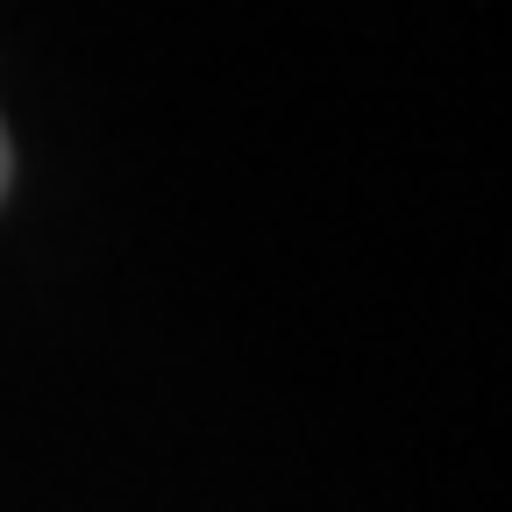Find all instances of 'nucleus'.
I'll use <instances>...</instances> for the list:
<instances>
[{
  "label": "nucleus",
  "instance_id": "1",
  "mask_svg": "<svg viewBox=\"0 0 512 512\" xmlns=\"http://www.w3.org/2000/svg\"><path fill=\"white\" fill-rule=\"evenodd\" d=\"M8 164L15 157H8V128H0V192H8Z\"/></svg>",
  "mask_w": 512,
  "mask_h": 512
}]
</instances>
